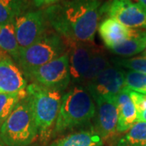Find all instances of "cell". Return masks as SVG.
<instances>
[{"label": "cell", "instance_id": "8", "mask_svg": "<svg viewBox=\"0 0 146 146\" xmlns=\"http://www.w3.org/2000/svg\"><path fill=\"white\" fill-rule=\"evenodd\" d=\"M127 28L146 31V9L133 0H110L101 8Z\"/></svg>", "mask_w": 146, "mask_h": 146}, {"label": "cell", "instance_id": "11", "mask_svg": "<svg viewBox=\"0 0 146 146\" xmlns=\"http://www.w3.org/2000/svg\"><path fill=\"white\" fill-rule=\"evenodd\" d=\"M95 102L96 130L102 139H108L114 136L117 131L119 110L116 98H101Z\"/></svg>", "mask_w": 146, "mask_h": 146}, {"label": "cell", "instance_id": "2", "mask_svg": "<svg viewBox=\"0 0 146 146\" xmlns=\"http://www.w3.org/2000/svg\"><path fill=\"white\" fill-rule=\"evenodd\" d=\"M96 104L88 90L75 85L63 95L61 106L54 128V134L83 126L95 116Z\"/></svg>", "mask_w": 146, "mask_h": 146}, {"label": "cell", "instance_id": "30", "mask_svg": "<svg viewBox=\"0 0 146 146\" xmlns=\"http://www.w3.org/2000/svg\"><path fill=\"white\" fill-rule=\"evenodd\" d=\"M136 92H138V93H141V94H145L146 95V85L145 87H143L142 89H139V90H137Z\"/></svg>", "mask_w": 146, "mask_h": 146}, {"label": "cell", "instance_id": "29", "mask_svg": "<svg viewBox=\"0 0 146 146\" xmlns=\"http://www.w3.org/2000/svg\"><path fill=\"white\" fill-rule=\"evenodd\" d=\"M117 146H146V144H137V145H123L118 143Z\"/></svg>", "mask_w": 146, "mask_h": 146}, {"label": "cell", "instance_id": "13", "mask_svg": "<svg viewBox=\"0 0 146 146\" xmlns=\"http://www.w3.org/2000/svg\"><path fill=\"white\" fill-rule=\"evenodd\" d=\"M98 31L105 46L112 50L125 42L133 29L126 27L112 17H107L100 24Z\"/></svg>", "mask_w": 146, "mask_h": 146}, {"label": "cell", "instance_id": "6", "mask_svg": "<svg viewBox=\"0 0 146 146\" xmlns=\"http://www.w3.org/2000/svg\"><path fill=\"white\" fill-rule=\"evenodd\" d=\"M33 83H36L48 89L63 92L71 83L68 54L66 52L62 56L36 68L25 76Z\"/></svg>", "mask_w": 146, "mask_h": 146}, {"label": "cell", "instance_id": "12", "mask_svg": "<svg viewBox=\"0 0 146 146\" xmlns=\"http://www.w3.org/2000/svg\"><path fill=\"white\" fill-rule=\"evenodd\" d=\"M28 82L17 63L9 56L0 61V93L25 94Z\"/></svg>", "mask_w": 146, "mask_h": 146}, {"label": "cell", "instance_id": "14", "mask_svg": "<svg viewBox=\"0 0 146 146\" xmlns=\"http://www.w3.org/2000/svg\"><path fill=\"white\" fill-rule=\"evenodd\" d=\"M119 110L117 131L123 132L128 131L137 122L138 115L136 107L131 99L129 89L124 88L116 97Z\"/></svg>", "mask_w": 146, "mask_h": 146}, {"label": "cell", "instance_id": "23", "mask_svg": "<svg viewBox=\"0 0 146 146\" xmlns=\"http://www.w3.org/2000/svg\"><path fill=\"white\" fill-rule=\"evenodd\" d=\"M146 85V74L133 71L125 72V88L137 91Z\"/></svg>", "mask_w": 146, "mask_h": 146}, {"label": "cell", "instance_id": "28", "mask_svg": "<svg viewBox=\"0 0 146 146\" xmlns=\"http://www.w3.org/2000/svg\"><path fill=\"white\" fill-rule=\"evenodd\" d=\"M133 1H135L136 3H139L146 9V0H133Z\"/></svg>", "mask_w": 146, "mask_h": 146}, {"label": "cell", "instance_id": "24", "mask_svg": "<svg viewBox=\"0 0 146 146\" xmlns=\"http://www.w3.org/2000/svg\"><path fill=\"white\" fill-rule=\"evenodd\" d=\"M131 99L136 107L137 115L146 110V95L129 89Z\"/></svg>", "mask_w": 146, "mask_h": 146}, {"label": "cell", "instance_id": "17", "mask_svg": "<svg viewBox=\"0 0 146 146\" xmlns=\"http://www.w3.org/2000/svg\"><path fill=\"white\" fill-rule=\"evenodd\" d=\"M0 50L8 54L15 62L20 55V47L17 42L14 22L0 25Z\"/></svg>", "mask_w": 146, "mask_h": 146}, {"label": "cell", "instance_id": "22", "mask_svg": "<svg viewBox=\"0 0 146 146\" xmlns=\"http://www.w3.org/2000/svg\"><path fill=\"white\" fill-rule=\"evenodd\" d=\"M111 62L119 68H127L130 71L146 74V57L141 56L136 58H114Z\"/></svg>", "mask_w": 146, "mask_h": 146}, {"label": "cell", "instance_id": "27", "mask_svg": "<svg viewBox=\"0 0 146 146\" xmlns=\"http://www.w3.org/2000/svg\"><path fill=\"white\" fill-rule=\"evenodd\" d=\"M7 57H9V55H8V54H7L6 53H4L3 51H2V50H0V61Z\"/></svg>", "mask_w": 146, "mask_h": 146}, {"label": "cell", "instance_id": "25", "mask_svg": "<svg viewBox=\"0 0 146 146\" xmlns=\"http://www.w3.org/2000/svg\"><path fill=\"white\" fill-rule=\"evenodd\" d=\"M33 4L36 7H48L50 6L54 5L57 3L58 2L62 0H31Z\"/></svg>", "mask_w": 146, "mask_h": 146}, {"label": "cell", "instance_id": "7", "mask_svg": "<svg viewBox=\"0 0 146 146\" xmlns=\"http://www.w3.org/2000/svg\"><path fill=\"white\" fill-rule=\"evenodd\" d=\"M14 25L20 50L36 42L48 31L49 26L44 10L26 11L16 17Z\"/></svg>", "mask_w": 146, "mask_h": 146}, {"label": "cell", "instance_id": "20", "mask_svg": "<svg viewBox=\"0 0 146 146\" xmlns=\"http://www.w3.org/2000/svg\"><path fill=\"white\" fill-rule=\"evenodd\" d=\"M27 96L25 94H7L0 93V128L11 114L16 106Z\"/></svg>", "mask_w": 146, "mask_h": 146}, {"label": "cell", "instance_id": "21", "mask_svg": "<svg viewBox=\"0 0 146 146\" xmlns=\"http://www.w3.org/2000/svg\"><path fill=\"white\" fill-rule=\"evenodd\" d=\"M119 143L127 145L146 144V122H136Z\"/></svg>", "mask_w": 146, "mask_h": 146}, {"label": "cell", "instance_id": "16", "mask_svg": "<svg viewBox=\"0 0 146 146\" xmlns=\"http://www.w3.org/2000/svg\"><path fill=\"white\" fill-rule=\"evenodd\" d=\"M146 47V31L133 29L131 36L119 46L112 49V52L123 57L132 56L143 52Z\"/></svg>", "mask_w": 146, "mask_h": 146}, {"label": "cell", "instance_id": "5", "mask_svg": "<svg viewBox=\"0 0 146 146\" xmlns=\"http://www.w3.org/2000/svg\"><path fill=\"white\" fill-rule=\"evenodd\" d=\"M67 50V43L63 37L48 30L30 46L20 50L16 63L26 76L32 70L62 56Z\"/></svg>", "mask_w": 146, "mask_h": 146}, {"label": "cell", "instance_id": "9", "mask_svg": "<svg viewBox=\"0 0 146 146\" xmlns=\"http://www.w3.org/2000/svg\"><path fill=\"white\" fill-rule=\"evenodd\" d=\"M94 101L116 98L125 88V72L117 66L110 65L96 78L84 86Z\"/></svg>", "mask_w": 146, "mask_h": 146}, {"label": "cell", "instance_id": "19", "mask_svg": "<svg viewBox=\"0 0 146 146\" xmlns=\"http://www.w3.org/2000/svg\"><path fill=\"white\" fill-rule=\"evenodd\" d=\"M110 65V62L108 58L106 56V54L101 50L98 49V50L94 53V54L91 58L89 69L84 79V86L86 84L89 83L90 81L94 80L98 76H99Z\"/></svg>", "mask_w": 146, "mask_h": 146}, {"label": "cell", "instance_id": "18", "mask_svg": "<svg viewBox=\"0 0 146 146\" xmlns=\"http://www.w3.org/2000/svg\"><path fill=\"white\" fill-rule=\"evenodd\" d=\"M28 6V0H0V25L14 22Z\"/></svg>", "mask_w": 146, "mask_h": 146}, {"label": "cell", "instance_id": "31", "mask_svg": "<svg viewBox=\"0 0 146 146\" xmlns=\"http://www.w3.org/2000/svg\"><path fill=\"white\" fill-rule=\"evenodd\" d=\"M143 56H145L146 57V47L145 49L144 50V51H143Z\"/></svg>", "mask_w": 146, "mask_h": 146}, {"label": "cell", "instance_id": "1", "mask_svg": "<svg viewBox=\"0 0 146 146\" xmlns=\"http://www.w3.org/2000/svg\"><path fill=\"white\" fill-rule=\"evenodd\" d=\"M100 0H62L44 9L49 26L66 41L94 43Z\"/></svg>", "mask_w": 146, "mask_h": 146}, {"label": "cell", "instance_id": "3", "mask_svg": "<svg viewBox=\"0 0 146 146\" xmlns=\"http://www.w3.org/2000/svg\"><path fill=\"white\" fill-rule=\"evenodd\" d=\"M26 92L33 111L38 136L42 141H46L56 123L62 102V92L36 83L28 84Z\"/></svg>", "mask_w": 146, "mask_h": 146}, {"label": "cell", "instance_id": "32", "mask_svg": "<svg viewBox=\"0 0 146 146\" xmlns=\"http://www.w3.org/2000/svg\"><path fill=\"white\" fill-rule=\"evenodd\" d=\"M0 146H6L5 145H4L3 142H2V141H1V140H0Z\"/></svg>", "mask_w": 146, "mask_h": 146}, {"label": "cell", "instance_id": "4", "mask_svg": "<svg viewBox=\"0 0 146 146\" xmlns=\"http://www.w3.org/2000/svg\"><path fill=\"white\" fill-rule=\"evenodd\" d=\"M38 136V130L30 102L25 97L0 128V140L6 146H28Z\"/></svg>", "mask_w": 146, "mask_h": 146}, {"label": "cell", "instance_id": "10", "mask_svg": "<svg viewBox=\"0 0 146 146\" xmlns=\"http://www.w3.org/2000/svg\"><path fill=\"white\" fill-rule=\"evenodd\" d=\"M66 43L71 83L84 86L91 58L98 48L89 42L66 41Z\"/></svg>", "mask_w": 146, "mask_h": 146}, {"label": "cell", "instance_id": "26", "mask_svg": "<svg viewBox=\"0 0 146 146\" xmlns=\"http://www.w3.org/2000/svg\"><path fill=\"white\" fill-rule=\"evenodd\" d=\"M142 121V122H146V110H145L143 112H141V114L138 115V119L137 122Z\"/></svg>", "mask_w": 146, "mask_h": 146}, {"label": "cell", "instance_id": "15", "mask_svg": "<svg viewBox=\"0 0 146 146\" xmlns=\"http://www.w3.org/2000/svg\"><path fill=\"white\" fill-rule=\"evenodd\" d=\"M102 137L92 129L70 134L53 142L50 146H102Z\"/></svg>", "mask_w": 146, "mask_h": 146}]
</instances>
